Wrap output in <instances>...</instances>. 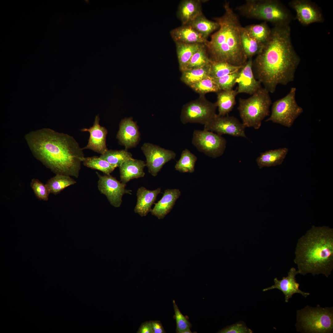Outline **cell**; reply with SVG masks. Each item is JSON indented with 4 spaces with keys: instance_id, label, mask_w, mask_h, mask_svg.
<instances>
[{
    "instance_id": "cell-1",
    "label": "cell",
    "mask_w": 333,
    "mask_h": 333,
    "mask_svg": "<svg viewBox=\"0 0 333 333\" xmlns=\"http://www.w3.org/2000/svg\"><path fill=\"white\" fill-rule=\"evenodd\" d=\"M300 61L291 43L289 24L275 25L253 62L254 76L273 93L278 85H286L294 80Z\"/></svg>"
},
{
    "instance_id": "cell-2",
    "label": "cell",
    "mask_w": 333,
    "mask_h": 333,
    "mask_svg": "<svg viewBox=\"0 0 333 333\" xmlns=\"http://www.w3.org/2000/svg\"><path fill=\"white\" fill-rule=\"evenodd\" d=\"M25 138L34 156L53 173L78 178L84 157L72 136L43 128L29 132Z\"/></svg>"
},
{
    "instance_id": "cell-3",
    "label": "cell",
    "mask_w": 333,
    "mask_h": 333,
    "mask_svg": "<svg viewBox=\"0 0 333 333\" xmlns=\"http://www.w3.org/2000/svg\"><path fill=\"white\" fill-rule=\"evenodd\" d=\"M295 254L299 273L328 277L333 269V229L313 225L298 239Z\"/></svg>"
},
{
    "instance_id": "cell-4",
    "label": "cell",
    "mask_w": 333,
    "mask_h": 333,
    "mask_svg": "<svg viewBox=\"0 0 333 333\" xmlns=\"http://www.w3.org/2000/svg\"><path fill=\"white\" fill-rule=\"evenodd\" d=\"M225 12L221 16L213 18L219 25L217 31L205 44L212 61L223 62L235 65H244L247 61L240 40L241 26L239 18L226 2Z\"/></svg>"
},
{
    "instance_id": "cell-5",
    "label": "cell",
    "mask_w": 333,
    "mask_h": 333,
    "mask_svg": "<svg viewBox=\"0 0 333 333\" xmlns=\"http://www.w3.org/2000/svg\"><path fill=\"white\" fill-rule=\"evenodd\" d=\"M238 10L247 18L269 22L275 25L288 24L292 16L279 1L275 0H248Z\"/></svg>"
},
{
    "instance_id": "cell-6",
    "label": "cell",
    "mask_w": 333,
    "mask_h": 333,
    "mask_svg": "<svg viewBox=\"0 0 333 333\" xmlns=\"http://www.w3.org/2000/svg\"><path fill=\"white\" fill-rule=\"evenodd\" d=\"M269 93L261 87L249 97L239 98L237 109L245 127L259 129L262 121L269 115L272 104Z\"/></svg>"
},
{
    "instance_id": "cell-7",
    "label": "cell",
    "mask_w": 333,
    "mask_h": 333,
    "mask_svg": "<svg viewBox=\"0 0 333 333\" xmlns=\"http://www.w3.org/2000/svg\"><path fill=\"white\" fill-rule=\"evenodd\" d=\"M297 331L302 333H330L333 330V308L307 306L297 310Z\"/></svg>"
},
{
    "instance_id": "cell-8",
    "label": "cell",
    "mask_w": 333,
    "mask_h": 333,
    "mask_svg": "<svg viewBox=\"0 0 333 333\" xmlns=\"http://www.w3.org/2000/svg\"><path fill=\"white\" fill-rule=\"evenodd\" d=\"M296 88H291L286 96L273 104L270 117L266 120L290 128L295 120L303 112L295 99Z\"/></svg>"
},
{
    "instance_id": "cell-9",
    "label": "cell",
    "mask_w": 333,
    "mask_h": 333,
    "mask_svg": "<svg viewBox=\"0 0 333 333\" xmlns=\"http://www.w3.org/2000/svg\"><path fill=\"white\" fill-rule=\"evenodd\" d=\"M216 103L207 100L204 95H200L197 99L183 106L180 116L181 121L184 124L197 123L204 125L216 116Z\"/></svg>"
},
{
    "instance_id": "cell-10",
    "label": "cell",
    "mask_w": 333,
    "mask_h": 333,
    "mask_svg": "<svg viewBox=\"0 0 333 333\" xmlns=\"http://www.w3.org/2000/svg\"><path fill=\"white\" fill-rule=\"evenodd\" d=\"M192 143L198 151L214 158L223 154L226 147V141L221 135L204 130H195Z\"/></svg>"
},
{
    "instance_id": "cell-11",
    "label": "cell",
    "mask_w": 333,
    "mask_h": 333,
    "mask_svg": "<svg viewBox=\"0 0 333 333\" xmlns=\"http://www.w3.org/2000/svg\"><path fill=\"white\" fill-rule=\"evenodd\" d=\"M96 174L99 178L97 186L99 191L106 196L113 207L120 206L125 194H132L131 190L126 189V184L118 181L110 175H101L97 172Z\"/></svg>"
},
{
    "instance_id": "cell-12",
    "label": "cell",
    "mask_w": 333,
    "mask_h": 333,
    "mask_svg": "<svg viewBox=\"0 0 333 333\" xmlns=\"http://www.w3.org/2000/svg\"><path fill=\"white\" fill-rule=\"evenodd\" d=\"M141 150L146 157L148 171L154 176H157L163 165L176 156L172 150L149 143H144Z\"/></svg>"
},
{
    "instance_id": "cell-13",
    "label": "cell",
    "mask_w": 333,
    "mask_h": 333,
    "mask_svg": "<svg viewBox=\"0 0 333 333\" xmlns=\"http://www.w3.org/2000/svg\"><path fill=\"white\" fill-rule=\"evenodd\" d=\"M245 127L235 117L218 114L212 121L204 125V130L215 132L221 135L228 134L236 137L246 138Z\"/></svg>"
},
{
    "instance_id": "cell-14",
    "label": "cell",
    "mask_w": 333,
    "mask_h": 333,
    "mask_svg": "<svg viewBox=\"0 0 333 333\" xmlns=\"http://www.w3.org/2000/svg\"><path fill=\"white\" fill-rule=\"evenodd\" d=\"M289 4L295 11L296 18L303 25L324 21L322 13L319 8L312 2L307 0H293Z\"/></svg>"
},
{
    "instance_id": "cell-15",
    "label": "cell",
    "mask_w": 333,
    "mask_h": 333,
    "mask_svg": "<svg viewBox=\"0 0 333 333\" xmlns=\"http://www.w3.org/2000/svg\"><path fill=\"white\" fill-rule=\"evenodd\" d=\"M299 274L298 270L294 267H292L288 272V275L284 277L281 280H279L277 278L274 279V285L270 287L264 289L263 291L277 289L282 291L285 295V301L289 302V299L292 298L293 295L295 293L301 294L306 298L310 293L301 291L299 288V284L296 281L295 276Z\"/></svg>"
},
{
    "instance_id": "cell-16",
    "label": "cell",
    "mask_w": 333,
    "mask_h": 333,
    "mask_svg": "<svg viewBox=\"0 0 333 333\" xmlns=\"http://www.w3.org/2000/svg\"><path fill=\"white\" fill-rule=\"evenodd\" d=\"M98 115L95 118L93 125L89 128H84L81 130L83 132H88L90 136L87 145L83 150L90 149L100 154H104L108 150L106 145V138L108 131L105 127L99 124Z\"/></svg>"
},
{
    "instance_id": "cell-17",
    "label": "cell",
    "mask_w": 333,
    "mask_h": 333,
    "mask_svg": "<svg viewBox=\"0 0 333 333\" xmlns=\"http://www.w3.org/2000/svg\"><path fill=\"white\" fill-rule=\"evenodd\" d=\"M253 61L249 58L240 69L236 82L237 94L246 93L252 95L261 87V83L255 77L253 70Z\"/></svg>"
},
{
    "instance_id": "cell-18",
    "label": "cell",
    "mask_w": 333,
    "mask_h": 333,
    "mask_svg": "<svg viewBox=\"0 0 333 333\" xmlns=\"http://www.w3.org/2000/svg\"><path fill=\"white\" fill-rule=\"evenodd\" d=\"M117 138L126 149L135 147L140 140V134L136 122L132 117L122 119L119 124Z\"/></svg>"
},
{
    "instance_id": "cell-19",
    "label": "cell",
    "mask_w": 333,
    "mask_h": 333,
    "mask_svg": "<svg viewBox=\"0 0 333 333\" xmlns=\"http://www.w3.org/2000/svg\"><path fill=\"white\" fill-rule=\"evenodd\" d=\"M181 195L179 189L166 190L162 198L155 205L150 212L159 219H163L171 210Z\"/></svg>"
},
{
    "instance_id": "cell-20",
    "label": "cell",
    "mask_w": 333,
    "mask_h": 333,
    "mask_svg": "<svg viewBox=\"0 0 333 333\" xmlns=\"http://www.w3.org/2000/svg\"><path fill=\"white\" fill-rule=\"evenodd\" d=\"M161 188L150 190L142 187L137 191V202L134 209L135 213L142 217L146 216L150 212L158 195L161 192Z\"/></svg>"
},
{
    "instance_id": "cell-21",
    "label": "cell",
    "mask_w": 333,
    "mask_h": 333,
    "mask_svg": "<svg viewBox=\"0 0 333 333\" xmlns=\"http://www.w3.org/2000/svg\"><path fill=\"white\" fill-rule=\"evenodd\" d=\"M170 34L175 43L205 44L208 41L207 39L188 25H182L172 30Z\"/></svg>"
},
{
    "instance_id": "cell-22",
    "label": "cell",
    "mask_w": 333,
    "mask_h": 333,
    "mask_svg": "<svg viewBox=\"0 0 333 333\" xmlns=\"http://www.w3.org/2000/svg\"><path fill=\"white\" fill-rule=\"evenodd\" d=\"M146 163L142 160L133 158L124 162L119 167L120 181L126 184L130 180L143 177Z\"/></svg>"
},
{
    "instance_id": "cell-23",
    "label": "cell",
    "mask_w": 333,
    "mask_h": 333,
    "mask_svg": "<svg viewBox=\"0 0 333 333\" xmlns=\"http://www.w3.org/2000/svg\"><path fill=\"white\" fill-rule=\"evenodd\" d=\"M177 14L182 25L189 24L197 17L203 14L200 1H182L179 6Z\"/></svg>"
},
{
    "instance_id": "cell-24",
    "label": "cell",
    "mask_w": 333,
    "mask_h": 333,
    "mask_svg": "<svg viewBox=\"0 0 333 333\" xmlns=\"http://www.w3.org/2000/svg\"><path fill=\"white\" fill-rule=\"evenodd\" d=\"M289 151L286 147L266 151L260 154L256 162L259 169L281 165Z\"/></svg>"
},
{
    "instance_id": "cell-25",
    "label": "cell",
    "mask_w": 333,
    "mask_h": 333,
    "mask_svg": "<svg viewBox=\"0 0 333 333\" xmlns=\"http://www.w3.org/2000/svg\"><path fill=\"white\" fill-rule=\"evenodd\" d=\"M217 100L216 103L218 108L220 116H225L233 109L236 104L237 90H221L217 92Z\"/></svg>"
},
{
    "instance_id": "cell-26",
    "label": "cell",
    "mask_w": 333,
    "mask_h": 333,
    "mask_svg": "<svg viewBox=\"0 0 333 333\" xmlns=\"http://www.w3.org/2000/svg\"><path fill=\"white\" fill-rule=\"evenodd\" d=\"M175 43L179 68L181 72L185 69L187 64L193 54L204 44L178 43Z\"/></svg>"
},
{
    "instance_id": "cell-27",
    "label": "cell",
    "mask_w": 333,
    "mask_h": 333,
    "mask_svg": "<svg viewBox=\"0 0 333 333\" xmlns=\"http://www.w3.org/2000/svg\"><path fill=\"white\" fill-rule=\"evenodd\" d=\"M240 37L241 45L248 59L258 54L264 44L251 37L245 27L242 26L240 29Z\"/></svg>"
},
{
    "instance_id": "cell-28",
    "label": "cell",
    "mask_w": 333,
    "mask_h": 333,
    "mask_svg": "<svg viewBox=\"0 0 333 333\" xmlns=\"http://www.w3.org/2000/svg\"><path fill=\"white\" fill-rule=\"evenodd\" d=\"M211 64L201 68L187 69L182 71L181 80L189 86L199 82L210 75Z\"/></svg>"
},
{
    "instance_id": "cell-29",
    "label": "cell",
    "mask_w": 333,
    "mask_h": 333,
    "mask_svg": "<svg viewBox=\"0 0 333 333\" xmlns=\"http://www.w3.org/2000/svg\"><path fill=\"white\" fill-rule=\"evenodd\" d=\"M187 25L190 26L206 39L212 32L219 27L217 22L208 19L203 14L197 17Z\"/></svg>"
},
{
    "instance_id": "cell-30",
    "label": "cell",
    "mask_w": 333,
    "mask_h": 333,
    "mask_svg": "<svg viewBox=\"0 0 333 333\" xmlns=\"http://www.w3.org/2000/svg\"><path fill=\"white\" fill-rule=\"evenodd\" d=\"M76 182L70 176L56 174L46 184L50 193L56 195L67 187L74 184Z\"/></svg>"
},
{
    "instance_id": "cell-31",
    "label": "cell",
    "mask_w": 333,
    "mask_h": 333,
    "mask_svg": "<svg viewBox=\"0 0 333 333\" xmlns=\"http://www.w3.org/2000/svg\"><path fill=\"white\" fill-rule=\"evenodd\" d=\"M197 159L195 155L185 149L182 151L179 159L175 165V168L181 173H192L195 171Z\"/></svg>"
},
{
    "instance_id": "cell-32",
    "label": "cell",
    "mask_w": 333,
    "mask_h": 333,
    "mask_svg": "<svg viewBox=\"0 0 333 333\" xmlns=\"http://www.w3.org/2000/svg\"><path fill=\"white\" fill-rule=\"evenodd\" d=\"M243 65L235 66L225 62L212 61L210 75L214 79H217L239 71Z\"/></svg>"
},
{
    "instance_id": "cell-33",
    "label": "cell",
    "mask_w": 333,
    "mask_h": 333,
    "mask_svg": "<svg viewBox=\"0 0 333 333\" xmlns=\"http://www.w3.org/2000/svg\"><path fill=\"white\" fill-rule=\"evenodd\" d=\"M116 168L120 167L125 161L132 158V155L126 150H108L99 157Z\"/></svg>"
},
{
    "instance_id": "cell-34",
    "label": "cell",
    "mask_w": 333,
    "mask_h": 333,
    "mask_svg": "<svg viewBox=\"0 0 333 333\" xmlns=\"http://www.w3.org/2000/svg\"><path fill=\"white\" fill-rule=\"evenodd\" d=\"M245 28L251 37L263 44L268 41L271 32V29L265 22L248 26Z\"/></svg>"
},
{
    "instance_id": "cell-35",
    "label": "cell",
    "mask_w": 333,
    "mask_h": 333,
    "mask_svg": "<svg viewBox=\"0 0 333 333\" xmlns=\"http://www.w3.org/2000/svg\"><path fill=\"white\" fill-rule=\"evenodd\" d=\"M212 62L205 44H203L191 57L184 70L201 68L210 64Z\"/></svg>"
},
{
    "instance_id": "cell-36",
    "label": "cell",
    "mask_w": 333,
    "mask_h": 333,
    "mask_svg": "<svg viewBox=\"0 0 333 333\" xmlns=\"http://www.w3.org/2000/svg\"><path fill=\"white\" fill-rule=\"evenodd\" d=\"M82 162L84 166L100 171L105 175H110L116 168L106 161L96 156L84 157Z\"/></svg>"
},
{
    "instance_id": "cell-37",
    "label": "cell",
    "mask_w": 333,
    "mask_h": 333,
    "mask_svg": "<svg viewBox=\"0 0 333 333\" xmlns=\"http://www.w3.org/2000/svg\"><path fill=\"white\" fill-rule=\"evenodd\" d=\"M190 87L200 95H204L210 92H218L221 91L215 79L210 75L206 76Z\"/></svg>"
},
{
    "instance_id": "cell-38",
    "label": "cell",
    "mask_w": 333,
    "mask_h": 333,
    "mask_svg": "<svg viewBox=\"0 0 333 333\" xmlns=\"http://www.w3.org/2000/svg\"><path fill=\"white\" fill-rule=\"evenodd\" d=\"M173 303L176 323V332L183 333L186 330H190L191 325L188 319L181 313L174 300L173 301Z\"/></svg>"
},
{
    "instance_id": "cell-39",
    "label": "cell",
    "mask_w": 333,
    "mask_h": 333,
    "mask_svg": "<svg viewBox=\"0 0 333 333\" xmlns=\"http://www.w3.org/2000/svg\"><path fill=\"white\" fill-rule=\"evenodd\" d=\"M30 186L36 197L40 200L47 201L50 191L46 185L39 180L33 179L31 181Z\"/></svg>"
},
{
    "instance_id": "cell-40",
    "label": "cell",
    "mask_w": 333,
    "mask_h": 333,
    "mask_svg": "<svg viewBox=\"0 0 333 333\" xmlns=\"http://www.w3.org/2000/svg\"><path fill=\"white\" fill-rule=\"evenodd\" d=\"M240 70L219 78L214 79L220 90L228 91L232 89V88L236 83V80Z\"/></svg>"
},
{
    "instance_id": "cell-41",
    "label": "cell",
    "mask_w": 333,
    "mask_h": 333,
    "mask_svg": "<svg viewBox=\"0 0 333 333\" xmlns=\"http://www.w3.org/2000/svg\"><path fill=\"white\" fill-rule=\"evenodd\" d=\"M252 331L248 328L245 323L239 322L224 327L220 331V333H251Z\"/></svg>"
},
{
    "instance_id": "cell-42",
    "label": "cell",
    "mask_w": 333,
    "mask_h": 333,
    "mask_svg": "<svg viewBox=\"0 0 333 333\" xmlns=\"http://www.w3.org/2000/svg\"><path fill=\"white\" fill-rule=\"evenodd\" d=\"M153 333H166L164 328L159 321H150Z\"/></svg>"
},
{
    "instance_id": "cell-43",
    "label": "cell",
    "mask_w": 333,
    "mask_h": 333,
    "mask_svg": "<svg viewBox=\"0 0 333 333\" xmlns=\"http://www.w3.org/2000/svg\"><path fill=\"white\" fill-rule=\"evenodd\" d=\"M138 333H153L151 324L150 321H146L142 323L140 327Z\"/></svg>"
}]
</instances>
